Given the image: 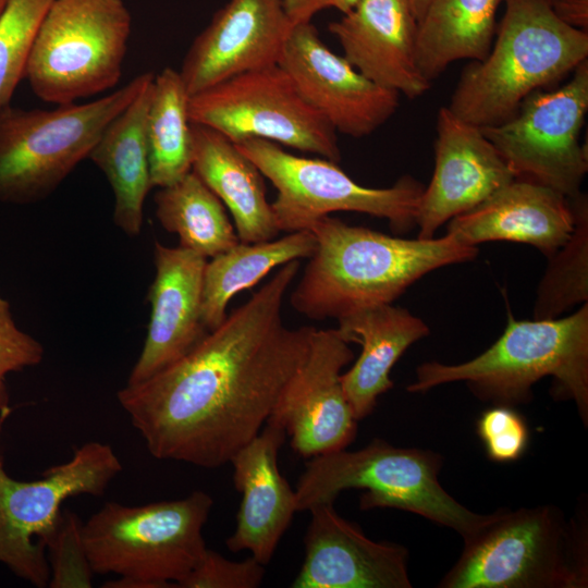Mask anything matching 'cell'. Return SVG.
<instances>
[{
    "label": "cell",
    "instance_id": "6da1fadb",
    "mask_svg": "<svg viewBox=\"0 0 588 588\" xmlns=\"http://www.w3.org/2000/svg\"><path fill=\"white\" fill-rule=\"evenodd\" d=\"M299 266L282 265L186 355L118 391L154 457L216 468L260 432L316 329L282 319Z\"/></svg>",
    "mask_w": 588,
    "mask_h": 588
},
{
    "label": "cell",
    "instance_id": "7a4b0ae2",
    "mask_svg": "<svg viewBox=\"0 0 588 588\" xmlns=\"http://www.w3.org/2000/svg\"><path fill=\"white\" fill-rule=\"evenodd\" d=\"M317 247L291 293V306L314 320L392 304L413 283L441 267L473 260L477 246L448 234L402 238L324 216L309 228Z\"/></svg>",
    "mask_w": 588,
    "mask_h": 588
},
{
    "label": "cell",
    "instance_id": "3957f363",
    "mask_svg": "<svg viewBox=\"0 0 588 588\" xmlns=\"http://www.w3.org/2000/svg\"><path fill=\"white\" fill-rule=\"evenodd\" d=\"M489 52L465 68L446 106L479 127L515 114L532 93L588 60V33L564 21L549 0H506Z\"/></svg>",
    "mask_w": 588,
    "mask_h": 588
},
{
    "label": "cell",
    "instance_id": "277c9868",
    "mask_svg": "<svg viewBox=\"0 0 588 588\" xmlns=\"http://www.w3.org/2000/svg\"><path fill=\"white\" fill-rule=\"evenodd\" d=\"M552 376L555 397L572 400L588 422V304L563 318L516 320L483 353L455 365L428 362L407 387L424 393L463 381L481 401L515 406L532 399V387Z\"/></svg>",
    "mask_w": 588,
    "mask_h": 588
},
{
    "label": "cell",
    "instance_id": "5b68a950",
    "mask_svg": "<svg viewBox=\"0 0 588 588\" xmlns=\"http://www.w3.org/2000/svg\"><path fill=\"white\" fill-rule=\"evenodd\" d=\"M587 522L554 505L500 510L464 538L442 588H583L588 584Z\"/></svg>",
    "mask_w": 588,
    "mask_h": 588
},
{
    "label": "cell",
    "instance_id": "8992f818",
    "mask_svg": "<svg viewBox=\"0 0 588 588\" xmlns=\"http://www.w3.org/2000/svg\"><path fill=\"white\" fill-rule=\"evenodd\" d=\"M213 505L200 490L144 505L107 502L81 528L94 574H115L103 587H179L207 547L203 528Z\"/></svg>",
    "mask_w": 588,
    "mask_h": 588
},
{
    "label": "cell",
    "instance_id": "52a82bcc",
    "mask_svg": "<svg viewBox=\"0 0 588 588\" xmlns=\"http://www.w3.org/2000/svg\"><path fill=\"white\" fill-rule=\"evenodd\" d=\"M440 454L395 448L373 439L357 451L345 449L310 457L295 488L296 510L333 503L348 489H363L362 510L393 507L412 512L458 532L473 535L492 514H478L457 502L440 485Z\"/></svg>",
    "mask_w": 588,
    "mask_h": 588
},
{
    "label": "cell",
    "instance_id": "ba28073f",
    "mask_svg": "<svg viewBox=\"0 0 588 588\" xmlns=\"http://www.w3.org/2000/svg\"><path fill=\"white\" fill-rule=\"evenodd\" d=\"M144 72L85 103L53 109H0V203L27 205L49 197L88 158L107 125L154 77Z\"/></svg>",
    "mask_w": 588,
    "mask_h": 588
},
{
    "label": "cell",
    "instance_id": "9c48e42d",
    "mask_svg": "<svg viewBox=\"0 0 588 588\" xmlns=\"http://www.w3.org/2000/svg\"><path fill=\"white\" fill-rule=\"evenodd\" d=\"M131 27L123 0H53L26 66L33 93L66 105L115 87Z\"/></svg>",
    "mask_w": 588,
    "mask_h": 588
},
{
    "label": "cell",
    "instance_id": "30bf717a",
    "mask_svg": "<svg viewBox=\"0 0 588 588\" xmlns=\"http://www.w3.org/2000/svg\"><path fill=\"white\" fill-rule=\"evenodd\" d=\"M10 413L0 412V434ZM121 470L113 449L91 441L41 478L19 481L5 471L0 453V562L32 585L47 587L51 571L46 549L60 527L62 503L79 494L102 495Z\"/></svg>",
    "mask_w": 588,
    "mask_h": 588
},
{
    "label": "cell",
    "instance_id": "8fae6325",
    "mask_svg": "<svg viewBox=\"0 0 588 588\" xmlns=\"http://www.w3.org/2000/svg\"><path fill=\"white\" fill-rule=\"evenodd\" d=\"M277 189L271 209L279 231L308 229L335 211H355L388 220L394 233L416 225L424 185L404 175L392 186L366 187L351 179L334 161L289 154L261 138L234 143Z\"/></svg>",
    "mask_w": 588,
    "mask_h": 588
},
{
    "label": "cell",
    "instance_id": "7c38bea8",
    "mask_svg": "<svg viewBox=\"0 0 588 588\" xmlns=\"http://www.w3.org/2000/svg\"><path fill=\"white\" fill-rule=\"evenodd\" d=\"M188 119L233 143L261 138L341 160L335 130L304 99L279 64L238 74L191 96Z\"/></svg>",
    "mask_w": 588,
    "mask_h": 588
},
{
    "label": "cell",
    "instance_id": "4fadbf2b",
    "mask_svg": "<svg viewBox=\"0 0 588 588\" xmlns=\"http://www.w3.org/2000/svg\"><path fill=\"white\" fill-rule=\"evenodd\" d=\"M554 90L529 95L506 121L481 128L516 179L573 199L588 171L579 134L588 111V60Z\"/></svg>",
    "mask_w": 588,
    "mask_h": 588
},
{
    "label": "cell",
    "instance_id": "5bb4252c",
    "mask_svg": "<svg viewBox=\"0 0 588 588\" xmlns=\"http://www.w3.org/2000/svg\"><path fill=\"white\" fill-rule=\"evenodd\" d=\"M354 353L338 329H315L304 362L283 388L267 421L284 429L304 457L346 449L357 420L341 382Z\"/></svg>",
    "mask_w": 588,
    "mask_h": 588
},
{
    "label": "cell",
    "instance_id": "9a60e30c",
    "mask_svg": "<svg viewBox=\"0 0 588 588\" xmlns=\"http://www.w3.org/2000/svg\"><path fill=\"white\" fill-rule=\"evenodd\" d=\"M278 64L336 133L368 136L399 107L397 93L369 81L343 56L331 51L311 22L292 27Z\"/></svg>",
    "mask_w": 588,
    "mask_h": 588
},
{
    "label": "cell",
    "instance_id": "2e32d148",
    "mask_svg": "<svg viewBox=\"0 0 588 588\" xmlns=\"http://www.w3.org/2000/svg\"><path fill=\"white\" fill-rule=\"evenodd\" d=\"M294 24L283 0H230L189 46L180 75L191 96L278 64Z\"/></svg>",
    "mask_w": 588,
    "mask_h": 588
},
{
    "label": "cell",
    "instance_id": "e0dca14e",
    "mask_svg": "<svg viewBox=\"0 0 588 588\" xmlns=\"http://www.w3.org/2000/svg\"><path fill=\"white\" fill-rule=\"evenodd\" d=\"M436 134L434 169L416 213L419 238H432L442 224L516 179L481 128L448 107L438 111Z\"/></svg>",
    "mask_w": 588,
    "mask_h": 588
},
{
    "label": "cell",
    "instance_id": "ac0fdd59",
    "mask_svg": "<svg viewBox=\"0 0 588 588\" xmlns=\"http://www.w3.org/2000/svg\"><path fill=\"white\" fill-rule=\"evenodd\" d=\"M305 559L294 588H411L408 551L390 541L368 538L341 517L333 503L309 510Z\"/></svg>",
    "mask_w": 588,
    "mask_h": 588
},
{
    "label": "cell",
    "instance_id": "d6986e66",
    "mask_svg": "<svg viewBox=\"0 0 588 588\" xmlns=\"http://www.w3.org/2000/svg\"><path fill=\"white\" fill-rule=\"evenodd\" d=\"M205 257L181 246H154L150 319L127 382H142L192 351L208 333L201 321Z\"/></svg>",
    "mask_w": 588,
    "mask_h": 588
},
{
    "label": "cell",
    "instance_id": "ffe728a7",
    "mask_svg": "<svg viewBox=\"0 0 588 588\" xmlns=\"http://www.w3.org/2000/svg\"><path fill=\"white\" fill-rule=\"evenodd\" d=\"M343 57L375 84L409 99L428 91L416 60L417 21L407 0H359L329 24Z\"/></svg>",
    "mask_w": 588,
    "mask_h": 588
},
{
    "label": "cell",
    "instance_id": "44dd1931",
    "mask_svg": "<svg viewBox=\"0 0 588 588\" xmlns=\"http://www.w3.org/2000/svg\"><path fill=\"white\" fill-rule=\"evenodd\" d=\"M285 437L283 428L267 421L229 462L242 501L236 528L225 544L234 553L249 551L250 556L262 565L270 562L297 512L295 490L278 466V453Z\"/></svg>",
    "mask_w": 588,
    "mask_h": 588
},
{
    "label": "cell",
    "instance_id": "7402d4cb",
    "mask_svg": "<svg viewBox=\"0 0 588 588\" xmlns=\"http://www.w3.org/2000/svg\"><path fill=\"white\" fill-rule=\"evenodd\" d=\"M574 226L566 196L542 184L514 179L452 218L446 233L471 246L492 241L524 243L550 257L569 238Z\"/></svg>",
    "mask_w": 588,
    "mask_h": 588
},
{
    "label": "cell",
    "instance_id": "603a6c76",
    "mask_svg": "<svg viewBox=\"0 0 588 588\" xmlns=\"http://www.w3.org/2000/svg\"><path fill=\"white\" fill-rule=\"evenodd\" d=\"M343 339L362 345L353 367L341 375L356 420L372 413L378 397L393 388L391 369L416 341L429 334L425 321L392 304L369 306L338 319Z\"/></svg>",
    "mask_w": 588,
    "mask_h": 588
},
{
    "label": "cell",
    "instance_id": "cb8c5ba5",
    "mask_svg": "<svg viewBox=\"0 0 588 588\" xmlns=\"http://www.w3.org/2000/svg\"><path fill=\"white\" fill-rule=\"evenodd\" d=\"M192 170L231 212L242 243L273 240L279 234L264 174L220 132L191 122Z\"/></svg>",
    "mask_w": 588,
    "mask_h": 588
},
{
    "label": "cell",
    "instance_id": "d4e9b609",
    "mask_svg": "<svg viewBox=\"0 0 588 588\" xmlns=\"http://www.w3.org/2000/svg\"><path fill=\"white\" fill-rule=\"evenodd\" d=\"M154 78L107 125L87 158L111 185L114 224L128 236L140 233L144 203L152 188L146 123Z\"/></svg>",
    "mask_w": 588,
    "mask_h": 588
},
{
    "label": "cell",
    "instance_id": "484cf974",
    "mask_svg": "<svg viewBox=\"0 0 588 588\" xmlns=\"http://www.w3.org/2000/svg\"><path fill=\"white\" fill-rule=\"evenodd\" d=\"M505 1L431 0L417 23L416 60L422 76L431 83L453 62L485 58Z\"/></svg>",
    "mask_w": 588,
    "mask_h": 588
},
{
    "label": "cell",
    "instance_id": "4316f807",
    "mask_svg": "<svg viewBox=\"0 0 588 588\" xmlns=\"http://www.w3.org/2000/svg\"><path fill=\"white\" fill-rule=\"evenodd\" d=\"M316 247L315 234L305 229L278 240L240 242L207 260L201 301V321L207 331L215 330L224 321L228 304L237 293L254 286L273 268L309 258Z\"/></svg>",
    "mask_w": 588,
    "mask_h": 588
},
{
    "label": "cell",
    "instance_id": "83f0119b",
    "mask_svg": "<svg viewBox=\"0 0 588 588\" xmlns=\"http://www.w3.org/2000/svg\"><path fill=\"white\" fill-rule=\"evenodd\" d=\"M161 226L179 236L180 246L206 259L240 243L222 201L192 170L155 194Z\"/></svg>",
    "mask_w": 588,
    "mask_h": 588
},
{
    "label": "cell",
    "instance_id": "f1b7e54d",
    "mask_svg": "<svg viewBox=\"0 0 588 588\" xmlns=\"http://www.w3.org/2000/svg\"><path fill=\"white\" fill-rule=\"evenodd\" d=\"M188 100L179 71L155 74L146 123L152 187L169 186L192 171Z\"/></svg>",
    "mask_w": 588,
    "mask_h": 588
},
{
    "label": "cell",
    "instance_id": "f546056e",
    "mask_svg": "<svg viewBox=\"0 0 588 588\" xmlns=\"http://www.w3.org/2000/svg\"><path fill=\"white\" fill-rule=\"evenodd\" d=\"M572 200L575 226L565 244L549 257L537 290L535 319L559 318L588 301V208L580 194Z\"/></svg>",
    "mask_w": 588,
    "mask_h": 588
},
{
    "label": "cell",
    "instance_id": "4dcf8cb0",
    "mask_svg": "<svg viewBox=\"0 0 588 588\" xmlns=\"http://www.w3.org/2000/svg\"><path fill=\"white\" fill-rule=\"evenodd\" d=\"M53 0H7L0 13V109L25 77L38 29Z\"/></svg>",
    "mask_w": 588,
    "mask_h": 588
},
{
    "label": "cell",
    "instance_id": "1f68e13d",
    "mask_svg": "<svg viewBox=\"0 0 588 588\" xmlns=\"http://www.w3.org/2000/svg\"><path fill=\"white\" fill-rule=\"evenodd\" d=\"M477 433L487 456L498 463L518 460L528 445L529 431L524 417L513 407L494 405L477 420Z\"/></svg>",
    "mask_w": 588,
    "mask_h": 588
},
{
    "label": "cell",
    "instance_id": "d6a6232c",
    "mask_svg": "<svg viewBox=\"0 0 588 588\" xmlns=\"http://www.w3.org/2000/svg\"><path fill=\"white\" fill-rule=\"evenodd\" d=\"M44 352L39 341L17 327L10 303L0 295V412L11 409L7 375L39 365Z\"/></svg>",
    "mask_w": 588,
    "mask_h": 588
},
{
    "label": "cell",
    "instance_id": "836d02e7",
    "mask_svg": "<svg viewBox=\"0 0 588 588\" xmlns=\"http://www.w3.org/2000/svg\"><path fill=\"white\" fill-rule=\"evenodd\" d=\"M265 565L254 558L231 561L208 549L179 585L181 588H256L261 585Z\"/></svg>",
    "mask_w": 588,
    "mask_h": 588
},
{
    "label": "cell",
    "instance_id": "e575fe53",
    "mask_svg": "<svg viewBox=\"0 0 588 588\" xmlns=\"http://www.w3.org/2000/svg\"><path fill=\"white\" fill-rule=\"evenodd\" d=\"M82 524L73 513L63 512L62 520L57 535L49 546L51 551V576L49 587H71V565H75L79 572L90 577L93 574L82 543Z\"/></svg>",
    "mask_w": 588,
    "mask_h": 588
},
{
    "label": "cell",
    "instance_id": "d590c367",
    "mask_svg": "<svg viewBox=\"0 0 588 588\" xmlns=\"http://www.w3.org/2000/svg\"><path fill=\"white\" fill-rule=\"evenodd\" d=\"M555 12L567 23L587 29L588 0H549Z\"/></svg>",
    "mask_w": 588,
    "mask_h": 588
},
{
    "label": "cell",
    "instance_id": "8d00e7d4",
    "mask_svg": "<svg viewBox=\"0 0 588 588\" xmlns=\"http://www.w3.org/2000/svg\"><path fill=\"white\" fill-rule=\"evenodd\" d=\"M285 12L292 23L310 22L322 9L330 8V0H283Z\"/></svg>",
    "mask_w": 588,
    "mask_h": 588
},
{
    "label": "cell",
    "instance_id": "74e56055",
    "mask_svg": "<svg viewBox=\"0 0 588 588\" xmlns=\"http://www.w3.org/2000/svg\"><path fill=\"white\" fill-rule=\"evenodd\" d=\"M407 1L418 23L420 19L422 17L425 11L427 10L429 3L431 2V0H407Z\"/></svg>",
    "mask_w": 588,
    "mask_h": 588
},
{
    "label": "cell",
    "instance_id": "f35d334b",
    "mask_svg": "<svg viewBox=\"0 0 588 588\" xmlns=\"http://www.w3.org/2000/svg\"><path fill=\"white\" fill-rule=\"evenodd\" d=\"M359 0H330V8H335L342 13L350 11Z\"/></svg>",
    "mask_w": 588,
    "mask_h": 588
},
{
    "label": "cell",
    "instance_id": "ab89813d",
    "mask_svg": "<svg viewBox=\"0 0 588 588\" xmlns=\"http://www.w3.org/2000/svg\"><path fill=\"white\" fill-rule=\"evenodd\" d=\"M5 2L7 0H0V13L2 12L4 5H5Z\"/></svg>",
    "mask_w": 588,
    "mask_h": 588
}]
</instances>
